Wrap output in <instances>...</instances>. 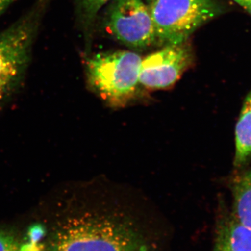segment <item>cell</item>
Listing matches in <instances>:
<instances>
[{"label": "cell", "mask_w": 251, "mask_h": 251, "mask_svg": "<svg viewBox=\"0 0 251 251\" xmlns=\"http://www.w3.org/2000/svg\"><path fill=\"white\" fill-rule=\"evenodd\" d=\"M233 196L232 214L251 229V170L234 183Z\"/></svg>", "instance_id": "9"}, {"label": "cell", "mask_w": 251, "mask_h": 251, "mask_svg": "<svg viewBox=\"0 0 251 251\" xmlns=\"http://www.w3.org/2000/svg\"><path fill=\"white\" fill-rule=\"evenodd\" d=\"M110 0H76L77 18L85 35L90 37L91 30L99 10Z\"/></svg>", "instance_id": "10"}, {"label": "cell", "mask_w": 251, "mask_h": 251, "mask_svg": "<svg viewBox=\"0 0 251 251\" xmlns=\"http://www.w3.org/2000/svg\"><path fill=\"white\" fill-rule=\"evenodd\" d=\"M142 59L130 51L94 54L85 65L90 88L112 106H125L138 95Z\"/></svg>", "instance_id": "3"}, {"label": "cell", "mask_w": 251, "mask_h": 251, "mask_svg": "<svg viewBox=\"0 0 251 251\" xmlns=\"http://www.w3.org/2000/svg\"><path fill=\"white\" fill-rule=\"evenodd\" d=\"M212 251H251V229L232 211L223 209L216 221Z\"/></svg>", "instance_id": "7"}, {"label": "cell", "mask_w": 251, "mask_h": 251, "mask_svg": "<svg viewBox=\"0 0 251 251\" xmlns=\"http://www.w3.org/2000/svg\"><path fill=\"white\" fill-rule=\"evenodd\" d=\"M186 41L169 44L142 59L139 85L146 90H163L174 85L192 62Z\"/></svg>", "instance_id": "6"}, {"label": "cell", "mask_w": 251, "mask_h": 251, "mask_svg": "<svg viewBox=\"0 0 251 251\" xmlns=\"http://www.w3.org/2000/svg\"><path fill=\"white\" fill-rule=\"evenodd\" d=\"M150 10L156 41L165 45L185 42L221 12L215 0H153Z\"/></svg>", "instance_id": "4"}, {"label": "cell", "mask_w": 251, "mask_h": 251, "mask_svg": "<svg viewBox=\"0 0 251 251\" xmlns=\"http://www.w3.org/2000/svg\"><path fill=\"white\" fill-rule=\"evenodd\" d=\"M251 156V90L244 100L235 128L234 166L242 167Z\"/></svg>", "instance_id": "8"}, {"label": "cell", "mask_w": 251, "mask_h": 251, "mask_svg": "<svg viewBox=\"0 0 251 251\" xmlns=\"http://www.w3.org/2000/svg\"><path fill=\"white\" fill-rule=\"evenodd\" d=\"M16 0H0V16L11 6Z\"/></svg>", "instance_id": "12"}, {"label": "cell", "mask_w": 251, "mask_h": 251, "mask_svg": "<svg viewBox=\"0 0 251 251\" xmlns=\"http://www.w3.org/2000/svg\"><path fill=\"white\" fill-rule=\"evenodd\" d=\"M10 232L0 231V251H40Z\"/></svg>", "instance_id": "11"}, {"label": "cell", "mask_w": 251, "mask_h": 251, "mask_svg": "<svg viewBox=\"0 0 251 251\" xmlns=\"http://www.w3.org/2000/svg\"><path fill=\"white\" fill-rule=\"evenodd\" d=\"M51 0H36L30 9L0 31V103L21 85Z\"/></svg>", "instance_id": "2"}, {"label": "cell", "mask_w": 251, "mask_h": 251, "mask_svg": "<svg viewBox=\"0 0 251 251\" xmlns=\"http://www.w3.org/2000/svg\"><path fill=\"white\" fill-rule=\"evenodd\" d=\"M166 243L140 216L106 204L66 216L51 231L45 251H166Z\"/></svg>", "instance_id": "1"}, {"label": "cell", "mask_w": 251, "mask_h": 251, "mask_svg": "<svg viewBox=\"0 0 251 251\" xmlns=\"http://www.w3.org/2000/svg\"><path fill=\"white\" fill-rule=\"evenodd\" d=\"M105 24L114 38L131 49H145L156 41L150 7L143 0H115Z\"/></svg>", "instance_id": "5"}, {"label": "cell", "mask_w": 251, "mask_h": 251, "mask_svg": "<svg viewBox=\"0 0 251 251\" xmlns=\"http://www.w3.org/2000/svg\"><path fill=\"white\" fill-rule=\"evenodd\" d=\"M148 1H149V2H152V1H153V0H148Z\"/></svg>", "instance_id": "14"}, {"label": "cell", "mask_w": 251, "mask_h": 251, "mask_svg": "<svg viewBox=\"0 0 251 251\" xmlns=\"http://www.w3.org/2000/svg\"><path fill=\"white\" fill-rule=\"evenodd\" d=\"M251 15V0H234Z\"/></svg>", "instance_id": "13"}]
</instances>
